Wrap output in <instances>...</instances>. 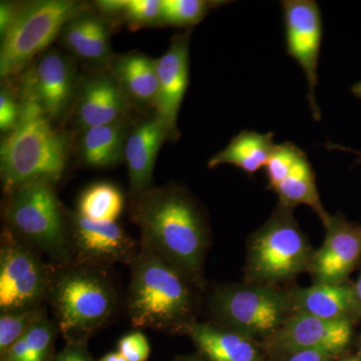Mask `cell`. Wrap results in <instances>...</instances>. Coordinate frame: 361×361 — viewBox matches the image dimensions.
<instances>
[{
	"instance_id": "obj_1",
	"label": "cell",
	"mask_w": 361,
	"mask_h": 361,
	"mask_svg": "<svg viewBox=\"0 0 361 361\" xmlns=\"http://www.w3.org/2000/svg\"><path fill=\"white\" fill-rule=\"evenodd\" d=\"M132 220L139 226L142 245L174 265L196 286L200 283L208 229L203 213L185 190L169 185L137 195Z\"/></svg>"
},
{
	"instance_id": "obj_2",
	"label": "cell",
	"mask_w": 361,
	"mask_h": 361,
	"mask_svg": "<svg viewBox=\"0 0 361 361\" xmlns=\"http://www.w3.org/2000/svg\"><path fill=\"white\" fill-rule=\"evenodd\" d=\"M130 265L128 313L133 326L186 334L196 322V285L142 244Z\"/></svg>"
},
{
	"instance_id": "obj_3",
	"label": "cell",
	"mask_w": 361,
	"mask_h": 361,
	"mask_svg": "<svg viewBox=\"0 0 361 361\" xmlns=\"http://www.w3.org/2000/svg\"><path fill=\"white\" fill-rule=\"evenodd\" d=\"M20 121L0 149L2 183L7 193L33 183L54 185L68 163V140L51 126L42 106L27 90H21Z\"/></svg>"
},
{
	"instance_id": "obj_4",
	"label": "cell",
	"mask_w": 361,
	"mask_h": 361,
	"mask_svg": "<svg viewBox=\"0 0 361 361\" xmlns=\"http://www.w3.org/2000/svg\"><path fill=\"white\" fill-rule=\"evenodd\" d=\"M49 296L66 343H85L111 319L116 293L111 282L92 269H70L51 279Z\"/></svg>"
},
{
	"instance_id": "obj_5",
	"label": "cell",
	"mask_w": 361,
	"mask_h": 361,
	"mask_svg": "<svg viewBox=\"0 0 361 361\" xmlns=\"http://www.w3.org/2000/svg\"><path fill=\"white\" fill-rule=\"evenodd\" d=\"M314 251L297 225L292 209L279 205L254 233L247 252L248 283L272 285L310 270Z\"/></svg>"
},
{
	"instance_id": "obj_6",
	"label": "cell",
	"mask_w": 361,
	"mask_h": 361,
	"mask_svg": "<svg viewBox=\"0 0 361 361\" xmlns=\"http://www.w3.org/2000/svg\"><path fill=\"white\" fill-rule=\"evenodd\" d=\"M220 326L261 342L272 336L292 314L288 292L260 284L221 286L210 297Z\"/></svg>"
},
{
	"instance_id": "obj_7",
	"label": "cell",
	"mask_w": 361,
	"mask_h": 361,
	"mask_svg": "<svg viewBox=\"0 0 361 361\" xmlns=\"http://www.w3.org/2000/svg\"><path fill=\"white\" fill-rule=\"evenodd\" d=\"M84 4L73 0H42L21 8L2 39L0 75L20 73L39 52L44 51L63 27L84 11Z\"/></svg>"
},
{
	"instance_id": "obj_8",
	"label": "cell",
	"mask_w": 361,
	"mask_h": 361,
	"mask_svg": "<svg viewBox=\"0 0 361 361\" xmlns=\"http://www.w3.org/2000/svg\"><path fill=\"white\" fill-rule=\"evenodd\" d=\"M11 195L6 219L14 232L51 258L66 262L71 251L70 235L54 185L33 183Z\"/></svg>"
},
{
	"instance_id": "obj_9",
	"label": "cell",
	"mask_w": 361,
	"mask_h": 361,
	"mask_svg": "<svg viewBox=\"0 0 361 361\" xmlns=\"http://www.w3.org/2000/svg\"><path fill=\"white\" fill-rule=\"evenodd\" d=\"M353 334V322L292 313L272 336L259 345L269 361L300 351H316L338 358L348 349Z\"/></svg>"
},
{
	"instance_id": "obj_10",
	"label": "cell",
	"mask_w": 361,
	"mask_h": 361,
	"mask_svg": "<svg viewBox=\"0 0 361 361\" xmlns=\"http://www.w3.org/2000/svg\"><path fill=\"white\" fill-rule=\"evenodd\" d=\"M51 283L49 272L30 247L4 239L0 251L1 312L40 306L49 296Z\"/></svg>"
},
{
	"instance_id": "obj_11",
	"label": "cell",
	"mask_w": 361,
	"mask_h": 361,
	"mask_svg": "<svg viewBox=\"0 0 361 361\" xmlns=\"http://www.w3.org/2000/svg\"><path fill=\"white\" fill-rule=\"evenodd\" d=\"M283 8L286 54L295 59L304 71L308 82L307 99L311 113L320 121L319 106L316 101L318 85V63L322 40V16L319 6L313 0H285Z\"/></svg>"
},
{
	"instance_id": "obj_12",
	"label": "cell",
	"mask_w": 361,
	"mask_h": 361,
	"mask_svg": "<svg viewBox=\"0 0 361 361\" xmlns=\"http://www.w3.org/2000/svg\"><path fill=\"white\" fill-rule=\"evenodd\" d=\"M71 248L90 264L132 263L137 255L135 242L118 222L90 220L78 212L70 218Z\"/></svg>"
},
{
	"instance_id": "obj_13",
	"label": "cell",
	"mask_w": 361,
	"mask_h": 361,
	"mask_svg": "<svg viewBox=\"0 0 361 361\" xmlns=\"http://www.w3.org/2000/svg\"><path fill=\"white\" fill-rule=\"evenodd\" d=\"M322 248L314 252L310 272L315 283L342 284L361 257V226L329 216Z\"/></svg>"
},
{
	"instance_id": "obj_14",
	"label": "cell",
	"mask_w": 361,
	"mask_h": 361,
	"mask_svg": "<svg viewBox=\"0 0 361 361\" xmlns=\"http://www.w3.org/2000/svg\"><path fill=\"white\" fill-rule=\"evenodd\" d=\"M75 85L73 63L65 54L51 51L40 56L33 70L25 75L23 87L52 121L65 113L73 99Z\"/></svg>"
},
{
	"instance_id": "obj_15",
	"label": "cell",
	"mask_w": 361,
	"mask_h": 361,
	"mask_svg": "<svg viewBox=\"0 0 361 361\" xmlns=\"http://www.w3.org/2000/svg\"><path fill=\"white\" fill-rule=\"evenodd\" d=\"M190 35L186 32L175 37L166 54L156 59L159 80L157 116L167 128L171 139L178 135V115L189 85Z\"/></svg>"
},
{
	"instance_id": "obj_16",
	"label": "cell",
	"mask_w": 361,
	"mask_h": 361,
	"mask_svg": "<svg viewBox=\"0 0 361 361\" xmlns=\"http://www.w3.org/2000/svg\"><path fill=\"white\" fill-rule=\"evenodd\" d=\"M169 137L171 139L170 133L157 115L140 123L128 134L123 159L129 171L133 195L137 196L149 189L157 156Z\"/></svg>"
},
{
	"instance_id": "obj_17",
	"label": "cell",
	"mask_w": 361,
	"mask_h": 361,
	"mask_svg": "<svg viewBox=\"0 0 361 361\" xmlns=\"http://www.w3.org/2000/svg\"><path fill=\"white\" fill-rule=\"evenodd\" d=\"M127 97L113 75H97L85 82L78 96L75 120L85 130L122 121Z\"/></svg>"
},
{
	"instance_id": "obj_18",
	"label": "cell",
	"mask_w": 361,
	"mask_h": 361,
	"mask_svg": "<svg viewBox=\"0 0 361 361\" xmlns=\"http://www.w3.org/2000/svg\"><path fill=\"white\" fill-rule=\"evenodd\" d=\"M292 313H303L334 322H353L361 315L355 288L344 283H314L288 291Z\"/></svg>"
},
{
	"instance_id": "obj_19",
	"label": "cell",
	"mask_w": 361,
	"mask_h": 361,
	"mask_svg": "<svg viewBox=\"0 0 361 361\" xmlns=\"http://www.w3.org/2000/svg\"><path fill=\"white\" fill-rule=\"evenodd\" d=\"M186 334L207 361H269L255 341L220 325L196 322Z\"/></svg>"
},
{
	"instance_id": "obj_20",
	"label": "cell",
	"mask_w": 361,
	"mask_h": 361,
	"mask_svg": "<svg viewBox=\"0 0 361 361\" xmlns=\"http://www.w3.org/2000/svg\"><path fill=\"white\" fill-rule=\"evenodd\" d=\"M111 75L127 99L141 106H155L159 94L156 59L142 54H128L113 61Z\"/></svg>"
},
{
	"instance_id": "obj_21",
	"label": "cell",
	"mask_w": 361,
	"mask_h": 361,
	"mask_svg": "<svg viewBox=\"0 0 361 361\" xmlns=\"http://www.w3.org/2000/svg\"><path fill=\"white\" fill-rule=\"evenodd\" d=\"M63 44L75 56L90 63L110 59V27L101 16L80 13L63 27Z\"/></svg>"
},
{
	"instance_id": "obj_22",
	"label": "cell",
	"mask_w": 361,
	"mask_h": 361,
	"mask_svg": "<svg viewBox=\"0 0 361 361\" xmlns=\"http://www.w3.org/2000/svg\"><path fill=\"white\" fill-rule=\"evenodd\" d=\"M274 134L243 130L233 137L224 149L209 161L208 167L215 169L221 165H233L246 174L253 176L265 168L274 152Z\"/></svg>"
},
{
	"instance_id": "obj_23",
	"label": "cell",
	"mask_w": 361,
	"mask_h": 361,
	"mask_svg": "<svg viewBox=\"0 0 361 361\" xmlns=\"http://www.w3.org/2000/svg\"><path fill=\"white\" fill-rule=\"evenodd\" d=\"M127 126L123 121L84 130L80 141L82 163L92 168H108L123 158Z\"/></svg>"
},
{
	"instance_id": "obj_24",
	"label": "cell",
	"mask_w": 361,
	"mask_h": 361,
	"mask_svg": "<svg viewBox=\"0 0 361 361\" xmlns=\"http://www.w3.org/2000/svg\"><path fill=\"white\" fill-rule=\"evenodd\" d=\"M279 197L280 205L293 209L298 205L310 207L322 219L323 224L329 218L325 212L316 186L315 174L307 156L301 159L285 175L273 190Z\"/></svg>"
},
{
	"instance_id": "obj_25",
	"label": "cell",
	"mask_w": 361,
	"mask_h": 361,
	"mask_svg": "<svg viewBox=\"0 0 361 361\" xmlns=\"http://www.w3.org/2000/svg\"><path fill=\"white\" fill-rule=\"evenodd\" d=\"M58 330L45 316L0 355V361H51Z\"/></svg>"
},
{
	"instance_id": "obj_26",
	"label": "cell",
	"mask_w": 361,
	"mask_h": 361,
	"mask_svg": "<svg viewBox=\"0 0 361 361\" xmlns=\"http://www.w3.org/2000/svg\"><path fill=\"white\" fill-rule=\"evenodd\" d=\"M123 209L122 192L110 183H97L80 196L77 212L90 220L116 222Z\"/></svg>"
},
{
	"instance_id": "obj_27",
	"label": "cell",
	"mask_w": 361,
	"mask_h": 361,
	"mask_svg": "<svg viewBox=\"0 0 361 361\" xmlns=\"http://www.w3.org/2000/svg\"><path fill=\"white\" fill-rule=\"evenodd\" d=\"M223 1L206 0H161V25L188 27L200 23L211 9L222 6Z\"/></svg>"
},
{
	"instance_id": "obj_28",
	"label": "cell",
	"mask_w": 361,
	"mask_h": 361,
	"mask_svg": "<svg viewBox=\"0 0 361 361\" xmlns=\"http://www.w3.org/2000/svg\"><path fill=\"white\" fill-rule=\"evenodd\" d=\"M42 306L1 312L0 316V355L16 343L35 323L45 317Z\"/></svg>"
},
{
	"instance_id": "obj_29",
	"label": "cell",
	"mask_w": 361,
	"mask_h": 361,
	"mask_svg": "<svg viewBox=\"0 0 361 361\" xmlns=\"http://www.w3.org/2000/svg\"><path fill=\"white\" fill-rule=\"evenodd\" d=\"M305 156L306 154L302 149L293 142H286L276 145L265 167L268 188L273 191L285 175Z\"/></svg>"
},
{
	"instance_id": "obj_30",
	"label": "cell",
	"mask_w": 361,
	"mask_h": 361,
	"mask_svg": "<svg viewBox=\"0 0 361 361\" xmlns=\"http://www.w3.org/2000/svg\"><path fill=\"white\" fill-rule=\"evenodd\" d=\"M160 0H123L120 16L135 27L161 23Z\"/></svg>"
},
{
	"instance_id": "obj_31",
	"label": "cell",
	"mask_w": 361,
	"mask_h": 361,
	"mask_svg": "<svg viewBox=\"0 0 361 361\" xmlns=\"http://www.w3.org/2000/svg\"><path fill=\"white\" fill-rule=\"evenodd\" d=\"M118 351L127 361H147L151 348L147 337L141 331L130 332L118 341Z\"/></svg>"
},
{
	"instance_id": "obj_32",
	"label": "cell",
	"mask_w": 361,
	"mask_h": 361,
	"mask_svg": "<svg viewBox=\"0 0 361 361\" xmlns=\"http://www.w3.org/2000/svg\"><path fill=\"white\" fill-rule=\"evenodd\" d=\"M21 104H18L13 94L7 87L0 92V129L2 132L13 130L20 121Z\"/></svg>"
},
{
	"instance_id": "obj_33",
	"label": "cell",
	"mask_w": 361,
	"mask_h": 361,
	"mask_svg": "<svg viewBox=\"0 0 361 361\" xmlns=\"http://www.w3.org/2000/svg\"><path fill=\"white\" fill-rule=\"evenodd\" d=\"M51 361H92L85 343H66L61 353L54 355Z\"/></svg>"
},
{
	"instance_id": "obj_34",
	"label": "cell",
	"mask_w": 361,
	"mask_h": 361,
	"mask_svg": "<svg viewBox=\"0 0 361 361\" xmlns=\"http://www.w3.org/2000/svg\"><path fill=\"white\" fill-rule=\"evenodd\" d=\"M21 8L8 2L1 1L0 4V35L4 37L18 18Z\"/></svg>"
},
{
	"instance_id": "obj_35",
	"label": "cell",
	"mask_w": 361,
	"mask_h": 361,
	"mask_svg": "<svg viewBox=\"0 0 361 361\" xmlns=\"http://www.w3.org/2000/svg\"><path fill=\"white\" fill-rule=\"evenodd\" d=\"M275 361H339L336 357L316 351H300L291 353Z\"/></svg>"
},
{
	"instance_id": "obj_36",
	"label": "cell",
	"mask_w": 361,
	"mask_h": 361,
	"mask_svg": "<svg viewBox=\"0 0 361 361\" xmlns=\"http://www.w3.org/2000/svg\"><path fill=\"white\" fill-rule=\"evenodd\" d=\"M99 361H127L121 353L118 351H114V353H108L103 356Z\"/></svg>"
},
{
	"instance_id": "obj_37",
	"label": "cell",
	"mask_w": 361,
	"mask_h": 361,
	"mask_svg": "<svg viewBox=\"0 0 361 361\" xmlns=\"http://www.w3.org/2000/svg\"><path fill=\"white\" fill-rule=\"evenodd\" d=\"M353 288H355L356 299H357L358 305H360L361 312V274L360 276L358 277L357 281H356Z\"/></svg>"
},
{
	"instance_id": "obj_38",
	"label": "cell",
	"mask_w": 361,
	"mask_h": 361,
	"mask_svg": "<svg viewBox=\"0 0 361 361\" xmlns=\"http://www.w3.org/2000/svg\"><path fill=\"white\" fill-rule=\"evenodd\" d=\"M174 361H207L203 356L200 355H194L189 356H182V357L177 358Z\"/></svg>"
},
{
	"instance_id": "obj_39",
	"label": "cell",
	"mask_w": 361,
	"mask_h": 361,
	"mask_svg": "<svg viewBox=\"0 0 361 361\" xmlns=\"http://www.w3.org/2000/svg\"><path fill=\"white\" fill-rule=\"evenodd\" d=\"M351 92H353V94H355V97H360V99H361V82H357V84L353 85Z\"/></svg>"
},
{
	"instance_id": "obj_40",
	"label": "cell",
	"mask_w": 361,
	"mask_h": 361,
	"mask_svg": "<svg viewBox=\"0 0 361 361\" xmlns=\"http://www.w3.org/2000/svg\"><path fill=\"white\" fill-rule=\"evenodd\" d=\"M339 361H361L360 357H355V356H348V357L342 358Z\"/></svg>"
},
{
	"instance_id": "obj_41",
	"label": "cell",
	"mask_w": 361,
	"mask_h": 361,
	"mask_svg": "<svg viewBox=\"0 0 361 361\" xmlns=\"http://www.w3.org/2000/svg\"><path fill=\"white\" fill-rule=\"evenodd\" d=\"M358 357H360L361 360V339H360V356H358Z\"/></svg>"
},
{
	"instance_id": "obj_42",
	"label": "cell",
	"mask_w": 361,
	"mask_h": 361,
	"mask_svg": "<svg viewBox=\"0 0 361 361\" xmlns=\"http://www.w3.org/2000/svg\"><path fill=\"white\" fill-rule=\"evenodd\" d=\"M357 154H358V155L360 156V159H361V153H357Z\"/></svg>"
}]
</instances>
